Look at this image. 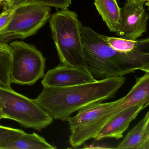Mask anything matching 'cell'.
Masks as SVG:
<instances>
[{
	"mask_svg": "<svg viewBox=\"0 0 149 149\" xmlns=\"http://www.w3.org/2000/svg\"><path fill=\"white\" fill-rule=\"evenodd\" d=\"M118 149H149V112L118 146Z\"/></svg>",
	"mask_w": 149,
	"mask_h": 149,
	"instance_id": "7c38bea8",
	"label": "cell"
},
{
	"mask_svg": "<svg viewBox=\"0 0 149 149\" xmlns=\"http://www.w3.org/2000/svg\"><path fill=\"white\" fill-rule=\"evenodd\" d=\"M85 67H74L61 64L48 70L41 83L43 87H67L95 81Z\"/></svg>",
	"mask_w": 149,
	"mask_h": 149,
	"instance_id": "ba28073f",
	"label": "cell"
},
{
	"mask_svg": "<svg viewBox=\"0 0 149 149\" xmlns=\"http://www.w3.org/2000/svg\"><path fill=\"white\" fill-rule=\"evenodd\" d=\"M30 0H5L4 9H14L17 7L21 6L29 1Z\"/></svg>",
	"mask_w": 149,
	"mask_h": 149,
	"instance_id": "ffe728a7",
	"label": "cell"
},
{
	"mask_svg": "<svg viewBox=\"0 0 149 149\" xmlns=\"http://www.w3.org/2000/svg\"><path fill=\"white\" fill-rule=\"evenodd\" d=\"M122 100L121 98L114 102L98 103L81 109L76 116L70 117L67 120L70 131L89 125L104 115L113 111Z\"/></svg>",
	"mask_w": 149,
	"mask_h": 149,
	"instance_id": "30bf717a",
	"label": "cell"
},
{
	"mask_svg": "<svg viewBox=\"0 0 149 149\" xmlns=\"http://www.w3.org/2000/svg\"><path fill=\"white\" fill-rule=\"evenodd\" d=\"M0 109L3 118L14 120L24 128L41 131L53 122L54 118L35 99L1 86Z\"/></svg>",
	"mask_w": 149,
	"mask_h": 149,
	"instance_id": "277c9868",
	"label": "cell"
},
{
	"mask_svg": "<svg viewBox=\"0 0 149 149\" xmlns=\"http://www.w3.org/2000/svg\"><path fill=\"white\" fill-rule=\"evenodd\" d=\"M5 1V0H0V4H1L3 2H4Z\"/></svg>",
	"mask_w": 149,
	"mask_h": 149,
	"instance_id": "7402d4cb",
	"label": "cell"
},
{
	"mask_svg": "<svg viewBox=\"0 0 149 149\" xmlns=\"http://www.w3.org/2000/svg\"><path fill=\"white\" fill-rule=\"evenodd\" d=\"M49 25L61 63L87 68L81 33L82 24L76 13L68 9L56 12L50 17Z\"/></svg>",
	"mask_w": 149,
	"mask_h": 149,
	"instance_id": "3957f363",
	"label": "cell"
},
{
	"mask_svg": "<svg viewBox=\"0 0 149 149\" xmlns=\"http://www.w3.org/2000/svg\"><path fill=\"white\" fill-rule=\"evenodd\" d=\"M147 1H149V0H147Z\"/></svg>",
	"mask_w": 149,
	"mask_h": 149,
	"instance_id": "603a6c76",
	"label": "cell"
},
{
	"mask_svg": "<svg viewBox=\"0 0 149 149\" xmlns=\"http://www.w3.org/2000/svg\"><path fill=\"white\" fill-rule=\"evenodd\" d=\"M94 4L110 31L117 34L121 24V9L117 0H95Z\"/></svg>",
	"mask_w": 149,
	"mask_h": 149,
	"instance_id": "4fadbf2b",
	"label": "cell"
},
{
	"mask_svg": "<svg viewBox=\"0 0 149 149\" xmlns=\"http://www.w3.org/2000/svg\"><path fill=\"white\" fill-rule=\"evenodd\" d=\"M12 50V83L32 85L44 77L46 58L34 46L21 41L10 44Z\"/></svg>",
	"mask_w": 149,
	"mask_h": 149,
	"instance_id": "8992f818",
	"label": "cell"
},
{
	"mask_svg": "<svg viewBox=\"0 0 149 149\" xmlns=\"http://www.w3.org/2000/svg\"><path fill=\"white\" fill-rule=\"evenodd\" d=\"M106 40L112 48L123 53H127L138 49H148L149 46V38L132 40L106 36Z\"/></svg>",
	"mask_w": 149,
	"mask_h": 149,
	"instance_id": "2e32d148",
	"label": "cell"
},
{
	"mask_svg": "<svg viewBox=\"0 0 149 149\" xmlns=\"http://www.w3.org/2000/svg\"><path fill=\"white\" fill-rule=\"evenodd\" d=\"M149 103V73L146 72L141 77H136L135 85L114 109L116 114L127 108Z\"/></svg>",
	"mask_w": 149,
	"mask_h": 149,
	"instance_id": "8fae6325",
	"label": "cell"
},
{
	"mask_svg": "<svg viewBox=\"0 0 149 149\" xmlns=\"http://www.w3.org/2000/svg\"><path fill=\"white\" fill-rule=\"evenodd\" d=\"M147 0H126L121 10V24L117 35L122 38L136 40L146 32L149 15L144 7Z\"/></svg>",
	"mask_w": 149,
	"mask_h": 149,
	"instance_id": "52a82bcc",
	"label": "cell"
},
{
	"mask_svg": "<svg viewBox=\"0 0 149 149\" xmlns=\"http://www.w3.org/2000/svg\"><path fill=\"white\" fill-rule=\"evenodd\" d=\"M147 104H139L123 110L113 116L94 137L96 141L106 138L116 139L123 137V133L129 128L132 121L136 118L139 112Z\"/></svg>",
	"mask_w": 149,
	"mask_h": 149,
	"instance_id": "9c48e42d",
	"label": "cell"
},
{
	"mask_svg": "<svg viewBox=\"0 0 149 149\" xmlns=\"http://www.w3.org/2000/svg\"><path fill=\"white\" fill-rule=\"evenodd\" d=\"M51 16L49 7L30 0L14 9L9 22L0 31V42L7 43L34 35Z\"/></svg>",
	"mask_w": 149,
	"mask_h": 149,
	"instance_id": "5b68a950",
	"label": "cell"
},
{
	"mask_svg": "<svg viewBox=\"0 0 149 149\" xmlns=\"http://www.w3.org/2000/svg\"><path fill=\"white\" fill-rule=\"evenodd\" d=\"M3 118V115H2V111L0 109V119H2Z\"/></svg>",
	"mask_w": 149,
	"mask_h": 149,
	"instance_id": "44dd1931",
	"label": "cell"
},
{
	"mask_svg": "<svg viewBox=\"0 0 149 149\" xmlns=\"http://www.w3.org/2000/svg\"><path fill=\"white\" fill-rule=\"evenodd\" d=\"M12 50L7 43L0 42V86L12 88Z\"/></svg>",
	"mask_w": 149,
	"mask_h": 149,
	"instance_id": "9a60e30c",
	"label": "cell"
},
{
	"mask_svg": "<svg viewBox=\"0 0 149 149\" xmlns=\"http://www.w3.org/2000/svg\"><path fill=\"white\" fill-rule=\"evenodd\" d=\"M25 132L20 129L0 125V149H2L7 144L19 138Z\"/></svg>",
	"mask_w": 149,
	"mask_h": 149,
	"instance_id": "e0dca14e",
	"label": "cell"
},
{
	"mask_svg": "<svg viewBox=\"0 0 149 149\" xmlns=\"http://www.w3.org/2000/svg\"><path fill=\"white\" fill-rule=\"evenodd\" d=\"M41 136L35 132H25L16 140L4 146L2 149H56Z\"/></svg>",
	"mask_w": 149,
	"mask_h": 149,
	"instance_id": "5bb4252c",
	"label": "cell"
},
{
	"mask_svg": "<svg viewBox=\"0 0 149 149\" xmlns=\"http://www.w3.org/2000/svg\"><path fill=\"white\" fill-rule=\"evenodd\" d=\"M14 9H6L0 14V31L7 25L11 19Z\"/></svg>",
	"mask_w": 149,
	"mask_h": 149,
	"instance_id": "d6986e66",
	"label": "cell"
},
{
	"mask_svg": "<svg viewBox=\"0 0 149 149\" xmlns=\"http://www.w3.org/2000/svg\"><path fill=\"white\" fill-rule=\"evenodd\" d=\"M81 33L87 68L95 79L123 76L137 70L149 73L148 49L119 52L108 44L106 36L91 28L82 25Z\"/></svg>",
	"mask_w": 149,
	"mask_h": 149,
	"instance_id": "7a4b0ae2",
	"label": "cell"
},
{
	"mask_svg": "<svg viewBox=\"0 0 149 149\" xmlns=\"http://www.w3.org/2000/svg\"><path fill=\"white\" fill-rule=\"evenodd\" d=\"M47 6L53 7L61 10L68 9L72 4V0H32Z\"/></svg>",
	"mask_w": 149,
	"mask_h": 149,
	"instance_id": "ac0fdd59",
	"label": "cell"
},
{
	"mask_svg": "<svg viewBox=\"0 0 149 149\" xmlns=\"http://www.w3.org/2000/svg\"><path fill=\"white\" fill-rule=\"evenodd\" d=\"M125 81L120 76L70 87H43L35 100L54 119L67 121L81 109L114 97Z\"/></svg>",
	"mask_w": 149,
	"mask_h": 149,
	"instance_id": "6da1fadb",
	"label": "cell"
}]
</instances>
